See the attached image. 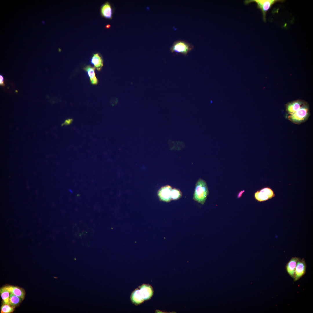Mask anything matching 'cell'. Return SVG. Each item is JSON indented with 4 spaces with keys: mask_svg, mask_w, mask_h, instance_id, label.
I'll return each mask as SVG.
<instances>
[{
    "mask_svg": "<svg viewBox=\"0 0 313 313\" xmlns=\"http://www.w3.org/2000/svg\"><path fill=\"white\" fill-rule=\"evenodd\" d=\"M153 294L152 287L149 284H143L132 292L130 299L132 303L138 305L150 299Z\"/></svg>",
    "mask_w": 313,
    "mask_h": 313,
    "instance_id": "obj_1",
    "label": "cell"
},
{
    "mask_svg": "<svg viewBox=\"0 0 313 313\" xmlns=\"http://www.w3.org/2000/svg\"><path fill=\"white\" fill-rule=\"evenodd\" d=\"M209 193L206 183L203 179L199 178L195 185L193 199L198 203L203 204Z\"/></svg>",
    "mask_w": 313,
    "mask_h": 313,
    "instance_id": "obj_2",
    "label": "cell"
},
{
    "mask_svg": "<svg viewBox=\"0 0 313 313\" xmlns=\"http://www.w3.org/2000/svg\"><path fill=\"white\" fill-rule=\"evenodd\" d=\"M310 116L309 106L306 102L295 112L289 115L287 118L292 123L300 124L307 120Z\"/></svg>",
    "mask_w": 313,
    "mask_h": 313,
    "instance_id": "obj_3",
    "label": "cell"
},
{
    "mask_svg": "<svg viewBox=\"0 0 313 313\" xmlns=\"http://www.w3.org/2000/svg\"><path fill=\"white\" fill-rule=\"evenodd\" d=\"M285 1L283 0H247L244 1V3L248 4L255 3L257 8L261 11L263 21L265 22L266 14L272 6L276 3H283Z\"/></svg>",
    "mask_w": 313,
    "mask_h": 313,
    "instance_id": "obj_4",
    "label": "cell"
},
{
    "mask_svg": "<svg viewBox=\"0 0 313 313\" xmlns=\"http://www.w3.org/2000/svg\"><path fill=\"white\" fill-rule=\"evenodd\" d=\"M193 48V46L188 43L184 41L178 40L174 43L170 48V50L172 52L186 55Z\"/></svg>",
    "mask_w": 313,
    "mask_h": 313,
    "instance_id": "obj_5",
    "label": "cell"
},
{
    "mask_svg": "<svg viewBox=\"0 0 313 313\" xmlns=\"http://www.w3.org/2000/svg\"><path fill=\"white\" fill-rule=\"evenodd\" d=\"M275 196L273 190L268 187H265L257 190L254 194L255 199L259 202L266 201Z\"/></svg>",
    "mask_w": 313,
    "mask_h": 313,
    "instance_id": "obj_6",
    "label": "cell"
},
{
    "mask_svg": "<svg viewBox=\"0 0 313 313\" xmlns=\"http://www.w3.org/2000/svg\"><path fill=\"white\" fill-rule=\"evenodd\" d=\"M172 187L170 185H166L162 186L158 190L157 195L160 200L169 202L172 200L171 191Z\"/></svg>",
    "mask_w": 313,
    "mask_h": 313,
    "instance_id": "obj_7",
    "label": "cell"
},
{
    "mask_svg": "<svg viewBox=\"0 0 313 313\" xmlns=\"http://www.w3.org/2000/svg\"><path fill=\"white\" fill-rule=\"evenodd\" d=\"M306 265L305 261L304 259H300L297 262L296 266L294 281H296L299 280L305 273Z\"/></svg>",
    "mask_w": 313,
    "mask_h": 313,
    "instance_id": "obj_8",
    "label": "cell"
},
{
    "mask_svg": "<svg viewBox=\"0 0 313 313\" xmlns=\"http://www.w3.org/2000/svg\"><path fill=\"white\" fill-rule=\"evenodd\" d=\"M306 103L301 99H297L287 103L286 105V110L289 115L292 114L299 110Z\"/></svg>",
    "mask_w": 313,
    "mask_h": 313,
    "instance_id": "obj_9",
    "label": "cell"
},
{
    "mask_svg": "<svg viewBox=\"0 0 313 313\" xmlns=\"http://www.w3.org/2000/svg\"><path fill=\"white\" fill-rule=\"evenodd\" d=\"M300 259L297 257H293L286 265V269L287 273L293 279L296 263Z\"/></svg>",
    "mask_w": 313,
    "mask_h": 313,
    "instance_id": "obj_10",
    "label": "cell"
},
{
    "mask_svg": "<svg viewBox=\"0 0 313 313\" xmlns=\"http://www.w3.org/2000/svg\"><path fill=\"white\" fill-rule=\"evenodd\" d=\"M5 287L10 293L21 298L23 300L24 299L25 292L23 289L12 285L6 286Z\"/></svg>",
    "mask_w": 313,
    "mask_h": 313,
    "instance_id": "obj_11",
    "label": "cell"
},
{
    "mask_svg": "<svg viewBox=\"0 0 313 313\" xmlns=\"http://www.w3.org/2000/svg\"><path fill=\"white\" fill-rule=\"evenodd\" d=\"M83 69L87 72L92 84L93 85L97 84L98 81L96 77L95 73V68L92 67L90 65H88L84 68Z\"/></svg>",
    "mask_w": 313,
    "mask_h": 313,
    "instance_id": "obj_12",
    "label": "cell"
},
{
    "mask_svg": "<svg viewBox=\"0 0 313 313\" xmlns=\"http://www.w3.org/2000/svg\"><path fill=\"white\" fill-rule=\"evenodd\" d=\"M91 62L94 65L95 68L98 71H100L103 66V60L98 53L94 54Z\"/></svg>",
    "mask_w": 313,
    "mask_h": 313,
    "instance_id": "obj_13",
    "label": "cell"
},
{
    "mask_svg": "<svg viewBox=\"0 0 313 313\" xmlns=\"http://www.w3.org/2000/svg\"><path fill=\"white\" fill-rule=\"evenodd\" d=\"M101 13L104 17L110 19L112 17V10L109 3L107 2L104 4L101 8Z\"/></svg>",
    "mask_w": 313,
    "mask_h": 313,
    "instance_id": "obj_14",
    "label": "cell"
},
{
    "mask_svg": "<svg viewBox=\"0 0 313 313\" xmlns=\"http://www.w3.org/2000/svg\"><path fill=\"white\" fill-rule=\"evenodd\" d=\"M0 293L3 301V303L10 304L9 303V296L10 292L5 287L1 288L0 290Z\"/></svg>",
    "mask_w": 313,
    "mask_h": 313,
    "instance_id": "obj_15",
    "label": "cell"
},
{
    "mask_svg": "<svg viewBox=\"0 0 313 313\" xmlns=\"http://www.w3.org/2000/svg\"><path fill=\"white\" fill-rule=\"evenodd\" d=\"M22 300L21 298L10 293L9 303L12 306L14 307L17 306Z\"/></svg>",
    "mask_w": 313,
    "mask_h": 313,
    "instance_id": "obj_16",
    "label": "cell"
},
{
    "mask_svg": "<svg viewBox=\"0 0 313 313\" xmlns=\"http://www.w3.org/2000/svg\"><path fill=\"white\" fill-rule=\"evenodd\" d=\"M182 193L179 189L176 188H172L171 191L172 200L179 199L182 197Z\"/></svg>",
    "mask_w": 313,
    "mask_h": 313,
    "instance_id": "obj_17",
    "label": "cell"
},
{
    "mask_svg": "<svg viewBox=\"0 0 313 313\" xmlns=\"http://www.w3.org/2000/svg\"><path fill=\"white\" fill-rule=\"evenodd\" d=\"M14 308L10 304L3 303L1 307V313H10L14 311Z\"/></svg>",
    "mask_w": 313,
    "mask_h": 313,
    "instance_id": "obj_18",
    "label": "cell"
},
{
    "mask_svg": "<svg viewBox=\"0 0 313 313\" xmlns=\"http://www.w3.org/2000/svg\"><path fill=\"white\" fill-rule=\"evenodd\" d=\"M244 191H245L244 190H243L239 192L237 196V197L238 198H240L241 196L243 193L244 192Z\"/></svg>",
    "mask_w": 313,
    "mask_h": 313,
    "instance_id": "obj_19",
    "label": "cell"
},
{
    "mask_svg": "<svg viewBox=\"0 0 313 313\" xmlns=\"http://www.w3.org/2000/svg\"><path fill=\"white\" fill-rule=\"evenodd\" d=\"M0 83L1 85H2L3 83V78L2 75H0Z\"/></svg>",
    "mask_w": 313,
    "mask_h": 313,
    "instance_id": "obj_20",
    "label": "cell"
},
{
    "mask_svg": "<svg viewBox=\"0 0 313 313\" xmlns=\"http://www.w3.org/2000/svg\"><path fill=\"white\" fill-rule=\"evenodd\" d=\"M110 26V25H108L106 26V27L107 28H108Z\"/></svg>",
    "mask_w": 313,
    "mask_h": 313,
    "instance_id": "obj_21",
    "label": "cell"
}]
</instances>
